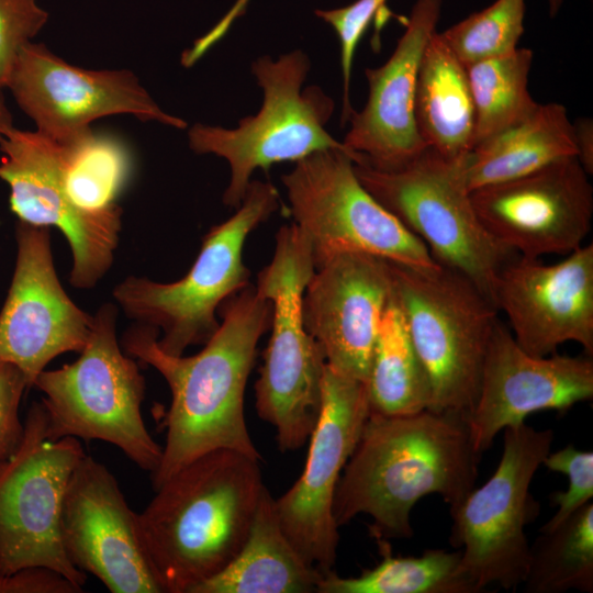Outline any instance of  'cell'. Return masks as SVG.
I'll return each instance as SVG.
<instances>
[{
  "label": "cell",
  "instance_id": "obj_1",
  "mask_svg": "<svg viewBox=\"0 0 593 593\" xmlns=\"http://www.w3.org/2000/svg\"><path fill=\"white\" fill-rule=\"evenodd\" d=\"M271 313L270 301L249 283L220 305L217 329L198 354L188 357L165 353L153 326L137 324L124 333L123 350L155 368L171 394L161 460L150 474L154 490L190 461L216 449L261 460L248 433L244 400Z\"/></svg>",
  "mask_w": 593,
  "mask_h": 593
},
{
  "label": "cell",
  "instance_id": "obj_2",
  "mask_svg": "<svg viewBox=\"0 0 593 593\" xmlns=\"http://www.w3.org/2000/svg\"><path fill=\"white\" fill-rule=\"evenodd\" d=\"M480 456L466 416L427 409L369 413L337 483L335 523L340 527L366 514L377 541L412 538L415 504L429 494L458 503L474 488Z\"/></svg>",
  "mask_w": 593,
  "mask_h": 593
},
{
  "label": "cell",
  "instance_id": "obj_3",
  "mask_svg": "<svg viewBox=\"0 0 593 593\" xmlns=\"http://www.w3.org/2000/svg\"><path fill=\"white\" fill-rule=\"evenodd\" d=\"M259 461L216 449L155 490L138 528L164 593H191L239 552L265 488Z\"/></svg>",
  "mask_w": 593,
  "mask_h": 593
},
{
  "label": "cell",
  "instance_id": "obj_4",
  "mask_svg": "<svg viewBox=\"0 0 593 593\" xmlns=\"http://www.w3.org/2000/svg\"><path fill=\"white\" fill-rule=\"evenodd\" d=\"M118 309L102 304L93 314L79 358L42 371L33 388L43 393L47 437H75L114 445L150 474L158 468L163 447L148 433L141 406L146 383L135 359L120 347Z\"/></svg>",
  "mask_w": 593,
  "mask_h": 593
},
{
  "label": "cell",
  "instance_id": "obj_5",
  "mask_svg": "<svg viewBox=\"0 0 593 593\" xmlns=\"http://www.w3.org/2000/svg\"><path fill=\"white\" fill-rule=\"evenodd\" d=\"M310 68V58L302 49L277 58L260 56L251 64V74L262 90L258 112L240 119L234 128L202 123L189 128L192 152L222 157L230 165V182L222 198L226 206L240 205L257 169L296 163L325 149L351 153L326 131L334 100L318 86L304 87Z\"/></svg>",
  "mask_w": 593,
  "mask_h": 593
},
{
  "label": "cell",
  "instance_id": "obj_6",
  "mask_svg": "<svg viewBox=\"0 0 593 593\" xmlns=\"http://www.w3.org/2000/svg\"><path fill=\"white\" fill-rule=\"evenodd\" d=\"M393 295L425 372L427 410L468 417L499 321L492 300L459 271L391 262Z\"/></svg>",
  "mask_w": 593,
  "mask_h": 593
},
{
  "label": "cell",
  "instance_id": "obj_7",
  "mask_svg": "<svg viewBox=\"0 0 593 593\" xmlns=\"http://www.w3.org/2000/svg\"><path fill=\"white\" fill-rule=\"evenodd\" d=\"M277 188L251 180L236 212L213 226L187 275L174 282L128 276L113 296L128 318L157 328L158 346L180 356L190 346L204 345L217 329L220 305L249 284L243 260L248 235L279 209Z\"/></svg>",
  "mask_w": 593,
  "mask_h": 593
},
{
  "label": "cell",
  "instance_id": "obj_8",
  "mask_svg": "<svg viewBox=\"0 0 593 593\" xmlns=\"http://www.w3.org/2000/svg\"><path fill=\"white\" fill-rule=\"evenodd\" d=\"M313 271L309 242L292 223L278 231L273 257L255 286L272 306L270 338L255 383L256 410L275 427L283 452L309 440L322 406L326 362L302 315V294Z\"/></svg>",
  "mask_w": 593,
  "mask_h": 593
},
{
  "label": "cell",
  "instance_id": "obj_9",
  "mask_svg": "<svg viewBox=\"0 0 593 593\" xmlns=\"http://www.w3.org/2000/svg\"><path fill=\"white\" fill-rule=\"evenodd\" d=\"M462 158L448 159L427 148L393 170L365 163H354V169L369 193L426 246L436 262L461 272L492 300L499 271L516 255L481 224L462 177Z\"/></svg>",
  "mask_w": 593,
  "mask_h": 593
},
{
  "label": "cell",
  "instance_id": "obj_10",
  "mask_svg": "<svg viewBox=\"0 0 593 593\" xmlns=\"http://www.w3.org/2000/svg\"><path fill=\"white\" fill-rule=\"evenodd\" d=\"M552 443V429L526 423L505 428L493 474L450 506L449 541L461 551V568L478 593L492 584L513 590L526 578L530 545L525 527L539 513L529 488Z\"/></svg>",
  "mask_w": 593,
  "mask_h": 593
},
{
  "label": "cell",
  "instance_id": "obj_11",
  "mask_svg": "<svg viewBox=\"0 0 593 593\" xmlns=\"http://www.w3.org/2000/svg\"><path fill=\"white\" fill-rule=\"evenodd\" d=\"M361 159L344 149L313 153L281 177L293 223L309 242L314 269L339 253H366L433 269L426 246L361 184Z\"/></svg>",
  "mask_w": 593,
  "mask_h": 593
},
{
  "label": "cell",
  "instance_id": "obj_12",
  "mask_svg": "<svg viewBox=\"0 0 593 593\" xmlns=\"http://www.w3.org/2000/svg\"><path fill=\"white\" fill-rule=\"evenodd\" d=\"M85 455L78 438L48 439L45 406L34 401L20 446L0 461V574L43 566L83 588L87 574L63 548L60 516L70 474Z\"/></svg>",
  "mask_w": 593,
  "mask_h": 593
},
{
  "label": "cell",
  "instance_id": "obj_13",
  "mask_svg": "<svg viewBox=\"0 0 593 593\" xmlns=\"http://www.w3.org/2000/svg\"><path fill=\"white\" fill-rule=\"evenodd\" d=\"M0 179L19 221L57 227L72 256L69 282L92 289L110 270L119 246L123 210L115 204L91 212L78 208L64 183L66 139L14 126L0 134Z\"/></svg>",
  "mask_w": 593,
  "mask_h": 593
},
{
  "label": "cell",
  "instance_id": "obj_14",
  "mask_svg": "<svg viewBox=\"0 0 593 593\" xmlns=\"http://www.w3.org/2000/svg\"><path fill=\"white\" fill-rule=\"evenodd\" d=\"M370 413L366 384L325 363L322 406L300 478L276 507L284 533L322 574L334 570L339 540L333 501L340 474Z\"/></svg>",
  "mask_w": 593,
  "mask_h": 593
},
{
  "label": "cell",
  "instance_id": "obj_15",
  "mask_svg": "<svg viewBox=\"0 0 593 593\" xmlns=\"http://www.w3.org/2000/svg\"><path fill=\"white\" fill-rule=\"evenodd\" d=\"M5 89L36 131L56 139L75 137L91 128V122L114 114L176 128L188 126L183 119L165 112L132 71L80 68L41 43L21 48Z\"/></svg>",
  "mask_w": 593,
  "mask_h": 593
},
{
  "label": "cell",
  "instance_id": "obj_16",
  "mask_svg": "<svg viewBox=\"0 0 593 593\" xmlns=\"http://www.w3.org/2000/svg\"><path fill=\"white\" fill-rule=\"evenodd\" d=\"M577 157L470 192L489 235L525 258L568 255L583 245L593 216V187Z\"/></svg>",
  "mask_w": 593,
  "mask_h": 593
},
{
  "label": "cell",
  "instance_id": "obj_17",
  "mask_svg": "<svg viewBox=\"0 0 593 593\" xmlns=\"http://www.w3.org/2000/svg\"><path fill=\"white\" fill-rule=\"evenodd\" d=\"M16 260L0 311V362L16 366L27 389L57 356L80 353L93 314L64 290L54 266L49 227L19 221Z\"/></svg>",
  "mask_w": 593,
  "mask_h": 593
},
{
  "label": "cell",
  "instance_id": "obj_18",
  "mask_svg": "<svg viewBox=\"0 0 593 593\" xmlns=\"http://www.w3.org/2000/svg\"><path fill=\"white\" fill-rule=\"evenodd\" d=\"M60 538L71 564L110 592L164 593L139 534L138 513L112 472L91 456H82L70 474Z\"/></svg>",
  "mask_w": 593,
  "mask_h": 593
},
{
  "label": "cell",
  "instance_id": "obj_19",
  "mask_svg": "<svg viewBox=\"0 0 593 593\" xmlns=\"http://www.w3.org/2000/svg\"><path fill=\"white\" fill-rule=\"evenodd\" d=\"M492 301L526 353L548 356L574 342L592 357L593 245L556 264L514 256L497 273Z\"/></svg>",
  "mask_w": 593,
  "mask_h": 593
},
{
  "label": "cell",
  "instance_id": "obj_20",
  "mask_svg": "<svg viewBox=\"0 0 593 593\" xmlns=\"http://www.w3.org/2000/svg\"><path fill=\"white\" fill-rule=\"evenodd\" d=\"M592 396L591 356L530 355L497 321L485 354L478 396L467 417L471 440L482 454L501 430L525 423L527 416L546 410L562 414Z\"/></svg>",
  "mask_w": 593,
  "mask_h": 593
},
{
  "label": "cell",
  "instance_id": "obj_21",
  "mask_svg": "<svg viewBox=\"0 0 593 593\" xmlns=\"http://www.w3.org/2000/svg\"><path fill=\"white\" fill-rule=\"evenodd\" d=\"M392 296L391 266L383 258L339 253L314 269L302 294V315L328 367L366 383Z\"/></svg>",
  "mask_w": 593,
  "mask_h": 593
},
{
  "label": "cell",
  "instance_id": "obj_22",
  "mask_svg": "<svg viewBox=\"0 0 593 593\" xmlns=\"http://www.w3.org/2000/svg\"><path fill=\"white\" fill-rule=\"evenodd\" d=\"M443 0H416L388 60L367 68L368 98L353 111L344 145L362 163L393 170L427 149L415 120V91L424 49L436 32Z\"/></svg>",
  "mask_w": 593,
  "mask_h": 593
},
{
  "label": "cell",
  "instance_id": "obj_23",
  "mask_svg": "<svg viewBox=\"0 0 593 593\" xmlns=\"http://www.w3.org/2000/svg\"><path fill=\"white\" fill-rule=\"evenodd\" d=\"M322 577L288 538L276 499L265 486L239 552L191 593H311L316 592Z\"/></svg>",
  "mask_w": 593,
  "mask_h": 593
},
{
  "label": "cell",
  "instance_id": "obj_24",
  "mask_svg": "<svg viewBox=\"0 0 593 593\" xmlns=\"http://www.w3.org/2000/svg\"><path fill=\"white\" fill-rule=\"evenodd\" d=\"M575 157L573 126L558 102L539 103L523 121L477 144L461 161L469 192Z\"/></svg>",
  "mask_w": 593,
  "mask_h": 593
},
{
  "label": "cell",
  "instance_id": "obj_25",
  "mask_svg": "<svg viewBox=\"0 0 593 593\" xmlns=\"http://www.w3.org/2000/svg\"><path fill=\"white\" fill-rule=\"evenodd\" d=\"M414 110L427 148L448 159L472 149L475 116L467 68L437 31L421 59Z\"/></svg>",
  "mask_w": 593,
  "mask_h": 593
},
{
  "label": "cell",
  "instance_id": "obj_26",
  "mask_svg": "<svg viewBox=\"0 0 593 593\" xmlns=\"http://www.w3.org/2000/svg\"><path fill=\"white\" fill-rule=\"evenodd\" d=\"M365 384L370 413L396 416L428 409V382L394 295L382 315Z\"/></svg>",
  "mask_w": 593,
  "mask_h": 593
},
{
  "label": "cell",
  "instance_id": "obj_27",
  "mask_svg": "<svg viewBox=\"0 0 593 593\" xmlns=\"http://www.w3.org/2000/svg\"><path fill=\"white\" fill-rule=\"evenodd\" d=\"M382 560L358 577L323 574L318 593H478L461 568V551L429 549L421 556H393L389 541H378Z\"/></svg>",
  "mask_w": 593,
  "mask_h": 593
},
{
  "label": "cell",
  "instance_id": "obj_28",
  "mask_svg": "<svg viewBox=\"0 0 593 593\" xmlns=\"http://www.w3.org/2000/svg\"><path fill=\"white\" fill-rule=\"evenodd\" d=\"M533 58L532 49L517 47L466 66L475 116L473 147L537 109L528 90Z\"/></svg>",
  "mask_w": 593,
  "mask_h": 593
},
{
  "label": "cell",
  "instance_id": "obj_29",
  "mask_svg": "<svg viewBox=\"0 0 593 593\" xmlns=\"http://www.w3.org/2000/svg\"><path fill=\"white\" fill-rule=\"evenodd\" d=\"M522 585L527 593L593 592V503L556 528L539 532Z\"/></svg>",
  "mask_w": 593,
  "mask_h": 593
},
{
  "label": "cell",
  "instance_id": "obj_30",
  "mask_svg": "<svg viewBox=\"0 0 593 593\" xmlns=\"http://www.w3.org/2000/svg\"><path fill=\"white\" fill-rule=\"evenodd\" d=\"M131 170L125 145L116 137L91 128L66 139L64 183L69 199L91 212L115 204Z\"/></svg>",
  "mask_w": 593,
  "mask_h": 593
},
{
  "label": "cell",
  "instance_id": "obj_31",
  "mask_svg": "<svg viewBox=\"0 0 593 593\" xmlns=\"http://www.w3.org/2000/svg\"><path fill=\"white\" fill-rule=\"evenodd\" d=\"M526 0H495L439 33L465 65L513 52L524 33Z\"/></svg>",
  "mask_w": 593,
  "mask_h": 593
},
{
  "label": "cell",
  "instance_id": "obj_32",
  "mask_svg": "<svg viewBox=\"0 0 593 593\" xmlns=\"http://www.w3.org/2000/svg\"><path fill=\"white\" fill-rule=\"evenodd\" d=\"M542 466L550 471L566 474L569 480L566 491H556L550 495L551 503L558 508L539 529V532H548L556 528L579 508L592 502L593 452L568 445L560 450L549 452Z\"/></svg>",
  "mask_w": 593,
  "mask_h": 593
},
{
  "label": "cell",
  "instance_id": "obj_33",
  "mask_svg": "<svg viewBox=\"0 0 593 593\" xmlns=\"http://www.w3.org/2000/svg\"><path fill=\"white\" fill-rule=\"evenodd\" d=\"M387 1L388 0H356L342 8L317 10L315 12L320 19L334 29L339 42L343 79V124L348 121L354 111L350 103V81L357 46L376 13Z\"/></svg>",
  "mask_w": 593,
  "mask_h": 593
},
{
  "label": "cell",
  "instance_id": "obj_34",
  "mask_svg": "<svg viewBox=\"0 0 593 593\" xmlns=\"http://www.w3.org/2000/svg\"><path fill=\"white\" fill-rule=\"evenodd\" d=\"M48 13L36 0H0V90L21 48L47 23Z\"/></svg>",
  "mask_w": 593,
  "mask_h": 593
},
{
  "label": "cell",
  "instance_id": "obj_35",
  "mask_svg": "<svg viewBox=\"0 0 593 593\" xmlns=\"http://www.w3.org/2000/svg\"><path fill=\"white\" fill-rule=\"evenodd\" d=\"M27 382L14 365L0 362V461L9 458L24 436L19 407Z\"/></svg>",
  "mask_w": 593,
  "mask_h": 593
},
{
  "label": "cell",
  "instance_id": "obj_36",
  "mask_svg": "<svg viewBox=\"0 0 593 593\" xmlns=\"http://www.w3.org/2000/svg\"><path fill=\"white\" fill-rule=\"evenodd\" d=\"M83 588L61 573L43 566H31L0 574V593H81Z\"/></svg>",
  "mask_w": 593,
  "mask_h": 593
},
{
  "label": "cell",
  "instance_id": "obj_37",
  "mask_svg": "<svg viewBox=\"0 0 593 593\" xmlns=\"http://www.w3.org/2000/svg\"><path fill=\"white\" fill-rule=\"evenodd\" d=\"M573 138L575 157L583 169L591 176L593 174V120L578 118L573 123Z\"/></svg>",
  "mask_w": 593,
  "mask_h": 593
},
{
  "label": "cell",
  "instance_id": "obj_38",
  "mask_svg": "<svg viewBox=\"0 0 593 593\" xmlns=\"http://www.w3.org/2000/svg\"><path fill=\"white\" fill-rule=\"evenodd\" d=\"M13 126V118L7 105L3 90H0V134Z\"/></svg>",
  "mask_w": 593,
  "mask_h": 593
},
{
  "label": "cell",
  "instance_id": "obj_39",
  "mask_svg": "<svg viewBox=\"0 0 593 593\" xmlns=\"http://www.w3.org/2000/svg\"><path fill=\"white\" fill-rule=\"evenodd\" d=\"M547 1H548L549 15L551 18H555L560 11L564 0H547Z\"/></svg>",
  "mask_w": 593,
  "mask_h": 593
}]
</instances>
